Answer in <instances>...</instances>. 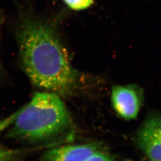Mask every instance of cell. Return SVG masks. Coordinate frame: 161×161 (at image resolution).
Wrapping results in <instances>:
<instances>
[{
    "instance_id": "obj_7",
    "label": "cell",
    "mask_w": 161,
    "mask_h": 161,
    "mask_svg": "<svg viewBox=\"0 0 161 161\" xmlns=\"http://www.w3.org/2000/svg\"><path fill=\"white\" fill-rule=\"evenodd\" d=\"M85 161H112L109 155L99 150L95 151Z\"/></svg>"
},
{
    "instance_id": "obj_3",
    "label": "cell",
    "mask_w": 161,
    "mask_h": 161,
    "mask_svg": "<svg viewBox=\"0 0 161 161\" xmlns=\"http://www.w3.org/2000/svg\"><path fill=\"white\" fill-rule=\"evenodd\" d=\"M141 93L138 88L132 85L113 86L111 101L116 113L127 120L136 119L142 104Z\"/></svg>"
},
{
    "instance_id": "obj_1",
    "label": "cell",
    "mask_w": 161,
    "mask_h": 161,
    "mask_svg": "<svg viewBox=\"0 0 161 161\" xmlns=\"http://www.w3.org/2000/svg\"><path fill=\"white\" fill-rule=\"evenodd\" d=\"M16 36L20 62L35 86L60 96L75 91L76 72L52 26L25 14L20 19Z\"/></svg>"
},
{
    "instance_id": "obj_6",
    "label": "cell",
    "mask_w": 161,
    "mask_h": 161,
    "mask_svg": "<svg viewBox=\"0 0 161 161\" xmlns=\"http://www.w3.org/2000/svg\"><path fill=\"white\" fill-rule=\"evenodd\" d=\"M70 9L75 11L83 10L89 8L94 3V0H63Z\"/></svg>"
},
{
    "instance_id": "obj_4",
    "label": "cell",
    "mask_w": 161,
    "mask_h": 161,
    "mask_svg": "<svg viewBox=\"0 0 161 161\" xmlns=\"http://www.w3.org/2000/svg\"><path fill=\"white\" fill-rule=\"evenodd\" d=\"M137 142L150 161H161V115L144 122L138 132Z\"/></svg>"
},
{
    "instance_id": "obj_9",
    "label": "cell",
    "mask_w": 161,
    "mask_h": 161,
    "mask_svg": "<svg viewBox=\"0 0 161 161\" xmlns=\"http://www.w3.org/2000/svg\"></svg>"
},
{
    "instance_id": "obj_8",
    "label": "cell",
    "mask_w": 161,
    "mask_h": 161,
    "mask_svg": "<svg viewBox=\"0 0 161 161\" xmlns=\"http://www.w3.org/2000/svg\"><path fill=\"white\" fill-rule=\"evenodd\" d=\"M1 23H2V17H1V15H0V26H1Z\"/></svg>"
},
{
    "instance_id": "obj_2",
    "label": "cell",
    "mask_w": 161,
    "mask_h": 161,
    "mask_svg": "<svg viewBox=\"0 0 161 161\" xmlns=\"http://www.w3.org/2000/svg\"><path fill=\"white\" fill-rule=\"evenodd\" d=\"M70 124L69 113L59 95L36 92L19 111L8 136L31 143L43 142L64 132Z\"/></svg>"
},
{
    "instance_id": "obj_5",
    "label": "cell",
    "mask_w": 161,
    "mask_h": 161,
    "mask_svg": "<svg viewBox=\"0 0 161 161\" xmlns=\"http://www.w3.org/2000/svg\"><path fill=\"white\" fill-rule=\"evenodd\" d=\"M97 150L92 144L62 146L46 152L41 161H85Z\"/></svg>"
}]
</instances>
